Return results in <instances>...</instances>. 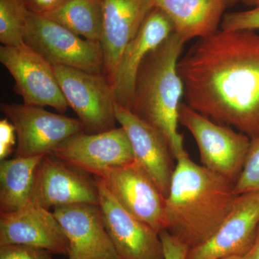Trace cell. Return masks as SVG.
Instances as JSON below:
<instances>
[{"mask_svg":"<svg viewBox=\"0 0 259 259\" xmlns=\"http://www.w3.org/2000/svg\"><path fill=\"white\" fill-rule=\"evenodd\" d=\"M0 61L15 80L14 90L30 106H49L64 113L69 105L54 66L25 44L0 47Z\"/></svg>","mask_w":259,"mask_h":259,"instance_id":"ba28073f","label":"cell"},{"mask_svg":"<svg viewBox=\"0 0 259 259\" xmlns=\"http://www.w3.org/2000/svg\"><path fill=\"white\" fill-rule=\"evenodd\" d=\"M221 27L225 31L259 30V5L251 10L227 13Z\"/></svg>","mask_w":259,"mask_h":259,"instance_id":"cb8c5ba5","label":"cell"},{"mask_svg":"<svg viewBox=\"0 0 259 259\" xmlns=\"http://www.w3.org/2000/svg\"><path fill=\"white\" fill-rule=\"evenodd\" d=\"M259 192V136L250 139L244 164L235 183L236 195Z\"/></svg>","mask_w":259,"mask_h":259,"instance_id":"603a6c76","label":"cell"},{"mask_svg":"<svg viewBox=\"0 0 259 259\" xmlns=\"http://www.w3.org/2000/svg\"><path fill=\"white\" fill-rule=\"evenodd\" d=\"M174 31L173 23L166 13L153 8L119 59L111 83L116 103L130 110L135 81L143 61Z\"/></svg>","mask_w":259,"mask_h":259,"instance_id":"2e32d148","label":"cell"},{"mask_svg":"<svg viewBox=\"0 0 259 259\" xmlns=\"http://www.w3.org/2000/svg\"><path fill=\"white\" fill-rule=\"evenodd\" d=\"M0 109L16 131L15 157L50 155L71 136L84 132L79 119L53 113L41 107L3 103Z\"/></svg>","mask_w":259,"mask_h":259,"instance_id":"52a82bcc","label":"cell"},{"mask_svg":"<svg viewBox=\"0 0 259 259\" xmlns=\"http://www.w3.org/2000/svg\"><path fill=\"white\" fill-rule=\"evenodd\" d=\"M95 179L104 224L120 259H164L159 233L130 214L103 181Z\"/></svg>","mask_w":259,"mask_h":259,"instance_id":"8fae6325","label":"cell"},{"mask_svg":"<svg viewBox=\"0 0 259 259\" xmlns=\"http://www.w3.org/2000/svg\"><path fill=\"white\" fill-rule=\"evenodd\" d=\"M0 259H54L47 250L22 245H0Z\"/></svg>","mask_w":259,"mask_h":259,"instance_id":"d4e9b609","label":"cell"},{"mask_svg":"<svg viewBox=\"0 0 259 259\" xmlns=\"http://www.w3.org/2000/svg\"><path fill=\"white\" fill-rule=\"evenodd\" d=\"M258 224L259 192L239 194L215 233L190 248L185 259L241 258L251 248Z\"/></svg>","mask_w":259,"mask_h":259,"instance_id":"7c38bea8","label":"cell"},{"mask_svg":"<svg viewBox=\"0 0 259 259\" xmlns=\"http://www.w3.org/2000/svg\"></svg>","mask_w":259,"mask_h":259,"instance_id":"1f68e13d","label":"cell"},{"mask_svg":"<svg viewBox=\"0 0 259 259\" xmlns=\"http://www.w3.org/2000/svg\"><path fill=\"white\" fill-rule=\"evenodd\" d=\"M115 108L117 122L128 136L135 159L142 165L166 198L176 166L168 140L161 131L116 102Z\"/></svg>","mask_w":259,"mask_h":259,"instance_id":"e0dca14e","label":"cell"},{"mask_svg":"<svg viewBox=\"0 0 259 259\" xmlns=\"http://www.w3.org/2000/svg\"><path fill=\"white\" fill-rule=\"evenodd\" d=\"M227 7L233 5L236 3H241L248 6L256 7L259 5V0H224Z\"/></svg>","mask_w":259,"mask_h":259,"instance_id":"f546056e","label":"cell"},{"mask_svg":"<svg viewBox=\"0 0 259 259\" xmlns=\"http://www.w3.org/2000/svg\"><path fill=\"white\" fill-rule=\"evenodd\" d=\"M166 13L175 32L185 42L218 32L227 5L224 0H153Z\"/></svg>","mask_w":259,"mask_h":259,"instance_id":"d6986e66","label":"cell"},{"mask_svg":"<svg viewBox=\"0 0 259 259\" xmlns=\"http://www.w3.org/2000/svg\"><path fill=\"white\" fill-rule=\"evenodd\" d=\"M51 156L95 177L134 161L132 146L122 127L99 133H80L56 148Z\"/></svg>","mask_w":259,"mask_h":259,"instance_id":"30bf717a","label":"cell"},{"mask_svg":"<svg viewBox=\"0 0 259 259\" xmlns=\"http://www.w3.org/2000/svg\"><path fill=\"white\" fill-rule=\"evenodd\" d=\"M186 42L174 31L143 61L135 81L130 111L166 136L175 160L187 152L179 133L185 87L178 63Z\"/></svg>","mask_w":259,"mask_h":259,"instance_id":"3957f363","label":"cell"},{"mask_svg":"<svg viewBox=\"0 0 259 259\" xmlns=\"http://www.w3.org/2000/svg\"><path fill=\"white\" fill-rule=\"evenodd\" d=\"M69 243L67 259H120L107 233L99 204L54 208Z\"/></svg>","mask_w":259,"mask_h":259,"instance_id":"9a60e30c","label":"cell"},{"mask_svg":"<svg viewBox=\"0 0 259 259\" xmlns=\"http://www.w3.org/2000/svg\"><path fill=\"white\" fill-rule=\"evenodd\" d=\"M220 259H241V257L238 256H230V257H226V258H220Z\"/></svg>","mask_w":259,"mask_h":259,"instance_id":"4dcf8cb0","label":"cell"},{"mask_svg":"<svg viewBox=\"0 0 259 259\" xmlns=\"http://www.w3.org/2000/svg\"><path fill=\"white\" fill-rule=\"evenodd\" d=\"M44 156L1 161L0 213L15 212L30 202L37 166Z\"/></svg>","mask_w":259,"mask_h":259,"instance_id":"ffe728a7","label":"cell"},{"mask_svg":"<svg viewBox=\"0 0 259 259\" xmlns=\"http://www.w3.org/2000/svg\"><path fill=\"white\" fill-rule=\"evenodd\" d=\"M241 258L259 259V224L257 228L256 233H255L254 241H253L251 248Z\"/></svg>","mask_w":259,"mask_h":259,"instance_id":"f1b7e54d","label":"cell"},{"mask_svg":"<svg viewBox=\"0 0 259 259\" xmlns=\"http://www.w3.org/2000/svg\"><path fill=\"white\" fill-rule=\"evenodd\" d=\"M44 16L84 39L101 40L103 30L102 0H66Z\"/></svg>","mask_w":259,"mask_h":259,"instance_id":"44dd1931","label":"cell"},{"mask_svg":"<svg viewBox=\"0 0 259 259\" xmlns=\"http://www.w3.org/2000/svg\"><path fill=\"white\" fill-rule=\"evenodd\" d=\"M28 11L44 15L56 9L66 0H21Z\"/></svg>","mask_w":259,"mask_h":259,"instance_id":"83f0119b","label":"cell"},{"mask_svg":"<svg viewBox=\"0 0 259 259\" xmlns=\"http://www.w3.org/2000/svg\"><path fill=\"white\" fill-rule=\"evenodd\" d=\"M159 236L163 245L164 259L186 258L190 249L187 245L179 241L166 229L159 232Z\"/></svg>","mask_w":259,"mask_h":259,"instance_id":"484cf974","label":"cell"},{"mask_svg":"<svg viewBox=\"0 0 259 259\" xmlns=\"http://www.w3.org/2000/svg\"><path fill=\"white\" fill-rule=\"evenodd\" d=\"M185 103L201 115L259 136V34L218 30L180 58Z\"/></svg>","mask_w":259,"mask_h":259,"instance_id":"6da1fadb","label":"cell"},{"mask_svg":"<svg viewBox=\"0 0 259 259\" xmlns=\"http://www.w3.org/2000/svg\"><path fill=\"white\" fill-rule=\"evenodd\" d=\"M24 44L53 66L104 74L100 42L81 38L54 20L28 10Z\"/></svg>","mask_w":259,"mask_h":259,"instance_id":"277c9868","label":"cell"},{"mask_svg":"<svg viewBox=\"0 0 259 259\" xmlns=\"http://www.w3.org/2000/svg\"><path fill=\"white\" fill-rule=\"evenodd\" d=\"M102 3L104 74L111 84L122 51L155 6L153 0H102Z\"/></svg>","mask_w":259,"mask_h":259,"instance_id":"ac0fdd59","label":"cell"},{"mask_svg":"<svg viewBox=\"0 0 259 259\" xmlns=\"http://www.w3.org/2000/svg\"><path fill=\"white\" fill-rule=\"evenodd\" d=\"M27 12L21 0H0V41L3 46L24 44Z\"/></svg>","mask_w":259,"mask_h":259,"instance_id":"7402d4cb","label":"cell"},{"mask_svg":"<svg viewBox=\"0 0 259 259\" xmlns=\"http://www.w3.org/2000/svg\"><path fill=\"white\" fill-rule=\"evenodd\" d=\"M97 177L130 214L158 233L166 229V198L139 161L109 168Z\"/></svg>","mask_w":259,"mask_h":259,"instance_id":"9c48e42d","label":"cell"},{"mask_svg":"<svg viewBox=\"0 0 259 259\" xmlns=\"http://www.w3.org/2000/svg\"><path fill=\"white\" fill-rule=\"evenodd\" d=\"M176 161L165 199L166 230L192 248L215 233L238 195L235 182L194 163L188 153Z\"/></svg>","mask_w":259,"mask_h":259,"instance_id":"7a4b0ae2","label":"cell"},{"mask_svg":"<svg viewBox=\"0 0 259 259\" xmlns=\"http://www.w3.org/2000/svg\"><path fill=\"white\" fill-rule=\"evenodd\" d=\"M179 122L195 140L202 166L236 183L244 164L250 138L210 120L182 102Z\"/></svg>","mask_w":259,"mask_h":259,"instance_id":"5b68a950","label":"cell"},{"mask_svg":"<svg viewBox=\"0 0 259 259\" xmlns=\"http://www.w3.org/2000/svg\"><path fill=\"white\" fill-rule=\"evenodd\" d=\"M22 245L67 255L69 243L54 213L29 202L15 212L0 213V245Z\"/></svg>","mask_w":259,"mask_h":259,"instance_id":"5bb4252c","label":"cell"},{"mask_svg":"<svg viewBox=\"0 0 259 259\" xmlns=\"http://www.w3.org/2000/svg\"><path fill=\"white\" fill-rule=\"evenodd\" d=\"M53 66L61 91L82 123L84 133L99 134L115 128L116 102L105 75Z\"/></svg>","mask_w":259,"mask_h":259,"instance_id":"8992f818","label":"cell"},{"mask_svg":"<svg viewBox=\"0 0 259 259\" xmlns=\"http://www.w3.org/2000/svg\"><path fill=\"white\" fill-rule=\"evenodd\" d=\"M15 126L7 117L0 120V160L3 161L10 156L16 145Z\"/></svg>","mask_w":259,"mask_h":259,"instance_id":"4316f807","label":"cell"},{"mask_svg":"<svg viewBox=\"0 0 259 259\" xmlns=\"http://www.w3.org/2000/svg\"><path fill=\"white\" fill-rule=\"evenodd\" d=\"M30 202L49 209L71 204H99L95 181L51 155L37 166Z\"/></svg>","mask_w":259,"mask_h":259,"instance_id":"4fadbf2b","label":"cell"}]
</instances>
